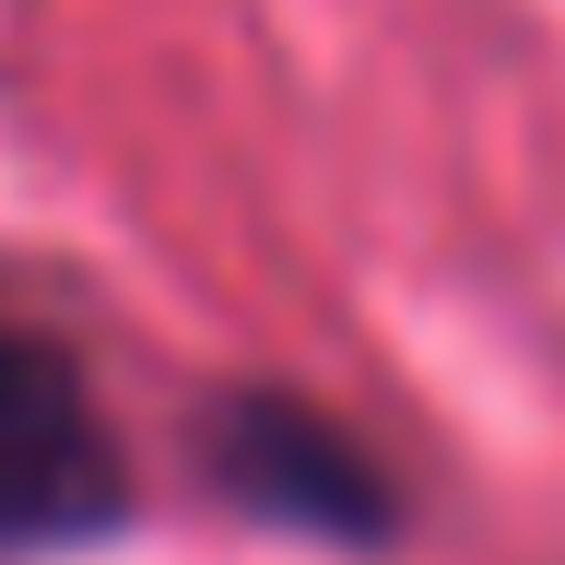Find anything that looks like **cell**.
<instances>
[{
    "mask_svg": "<svg viewBox=\"0 0 565 565\" xmlns=\"http://www.w3.org/2000/svg\"><path fill=\"white\" fill-rule=\"evenodd\" d=\"M201 471L224 507H247L259 530H307L330 554H377L401 530V483L388 459L353 436L342 413H318L295 388H224L201 413Z\"/></svg>",
    "mask_w": 565,
    "mask_h": 565,
    "instance_id": "obj_2",
    "label": "cell"
},
{
    "mask_svg": "<svg viewBox=\"0 0 565 565\" xmlns=\"http://www.w3.org/2000/svg\"><path fill=\"white\" fill-rule=\"evenodd\" d=\"M130 519V436L83 353L0 318V554H83Z\"/></svg>",
    "mask_w": 565,
    "mask_h": 565,
    "instance_id": "obj_1",
    "label": "cell"
}]
</instances>
